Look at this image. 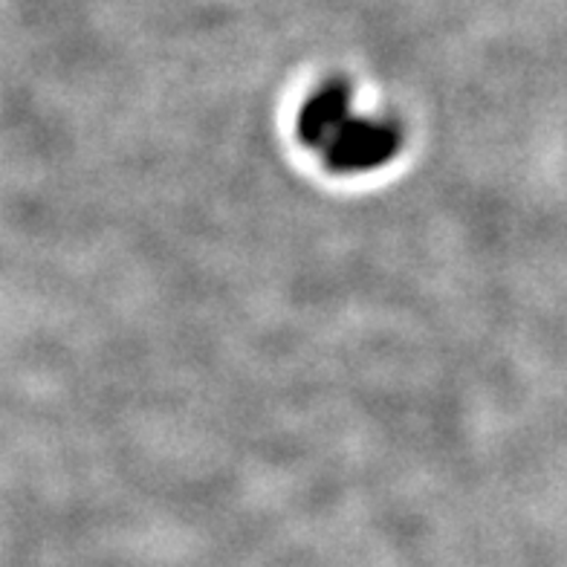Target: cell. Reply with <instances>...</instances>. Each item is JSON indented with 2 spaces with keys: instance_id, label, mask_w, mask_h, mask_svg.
<instances>
[{
  "instance_id": "1",
  "label": "cell",
  "mask_w": 567,
  "mask_h": 567,
  "mask_svg": "<svg viewBox=\"0 0 567 567\" xmlns=\"http://www.w3.org/2000/svg\"><path fill=\"white\" fill-rule=\"evenodd\" d=\"M299 136L337 174L373 172L400 151V127L353 113L351 87L342 79H330L307 99L299 113Z\"/></svg>"
}]
</instances>
